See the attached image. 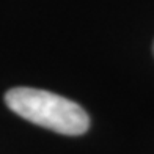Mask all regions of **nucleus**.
Returning a JSON list of instances; mask_svg holds the SVG:
<instances>
[{
	"label": "nucleus",
	"mask_w": 154,
	"mask_h": 154,
	"mask_svg": "<svg viewBox=\"0 0 154 154\" xmlns=\"http://www.w3.org/2000/svg\"><path fill=\"white\" fill-rule=\"evenodd\" d=\"M10 110L24 120L63 135H82L90 128L88 113L79 104L46 90L16 87L6 91Z\"/></svg>",
	"instance_id": "obj_1"
}]
</instances>
